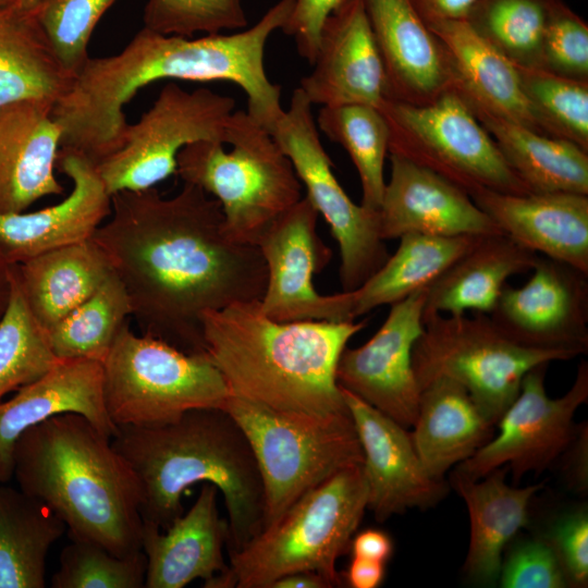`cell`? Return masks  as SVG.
Masks as SVG:
<instances>
[{
  "label": "cell",
  "mask_w": 588,
  "mask_h": 588,
  "mask_svg": "<svg viewBox=\"0 0 588 588\" xmlns=\"http://www.w3.org/2000/svg\"><path fill=\"white\" fill-rule=\"evenodd\" d=\"M549 364L530 369L519 392L497 422V434L454 470L479 479L506 466L512 485L528 473L541 474L558 464L573 440L574 416L588 401V363L583 360L572 387L560 397H550L544 387Z\"/></svg>",
  "instance_id": "5bb4252c"
},
{
  "label": "cell",
  "mask_w": 588,
  "mask_h": 588,
  "mask_svg": "<svg viewBox=\"0 0 588 588\" xmlns=\"http://www.w3.org/2000/svg\"><path fill=\"white\" fill-rule=\"evenodd\" d=\"M217 494V487L205 482L189 511L164 532L144 522L145 588H183L198 578L206 583L228 568L223 546L229 525L219 515Z\"/></svg>",
  "instance_id": "4316f807"
},
{
  "label": "cell",
  "mask_w": 588,
  "mask_h": 588,
  "mask_svg": "<svg viewBox=\"0 0 588 588\" xmlns=\"http://www.w3.org/2000/svg\"><path fill=\"white\" fill-rule=\"evenodd\" d=\"M20 489L44 503L72 538L94 541L118 556L142 550L137 478L111 438L75 413L26 430L13 454Z\"/></svg>",
  "instance_id": "5b68a950"
},
{
  "label": "cell",
  "mask_w": 588,
  "mask_h": 588,
  "mask_svg": "<svg viewBox=\"0 0 588 588\" xmlns=\"http://www.w3.org/2000/svg\"><path fill=\"white\" fill-rule=\"evenodd\" d=\"M554 551L568 587L588 586V509L571 505L552 515L535 530Z\"/></svg>",
  "instance_id": "bcb514c9"
},
{
  "label": "cell",
  "mask_w": 588,
  "mask_h": 588,
  "mask_svg": "<svg viewBox=\"0 0 588 588\" xmlns=\"http://www.w3.org/2000/svg\"><path fill=\"white\" fill-rule=\"evenodd\" d=\"M117 0H38L34 11L64 70L75 78L90 58L97 23Z\"/></svg>",
  "instance_id": "b9f144b4"
},
{
  "label": "cell",
  "mask_w": 588,
  "mask_h": 588,
  "mask_svg": "<svg viewBox=\"0 0 588 588\" xmlns=\"http://www.w3.org/2000/svg\"><path fill=\"white\" fill-rule=\"evenodd\" d=\"M147 560L140 550L118 556L97 542L72 538L60 554L53 588H143Z\"/></svg>",
  "instance_id": "60d3db41"
},
{
  "label": "cell",
  "mask_w": 588,
  "mask_h": 588,
  "mask_svg": "<svg viewBox=\"0 0 588 588\" xmlns=\"http://www.w3.org/2000/svg\"><path fill=\"white\" fill-rule=\"evenodd\" d=\"M528 281L505 285L489 315L512 340L530 347L588 352V274L538 257Z\"/></svg>",
  "instance_id": "e0dca14e"
},
{
  "label": "cell",
  "mask_w": 588,
  "mask_h": 588,
  "mask_svg": "<svg viewBox=\"0 0 588 588\" xmlns=\"http://www.w3.org/2000/svg\"><path fill=\"white\" fill-rule=\"evenodd\" d=\"M200 322L206 356L230 395L313 416L348 412L336 367L367 320L279 322L253 301L206 311Z\"/></svg>",
  "instance_id": "277c9868"
},
{
  "label": "cell",
  "mask_w": 588,
  "mask_h": 588,
  "mask_svg": "<svg viewBox=\"0 0 588 588\" xmlns=\"http://www.w3.org/2000/svg\"><path fill=\"white\" fill-rule=\"evenodd\" d=\"M8 307L0 320V401L49 371L61 359L48 340L46 330L30 313L14 279Z\"/></svg>",
  "instance_id": "f35d334b"
},
{
  "label": "cell",
  "mask_w": 588,
  "mask_h": 588,
  "mask_svg": "<svg viewBox=\"0 0 588 588\" xmlns=\"http://www.w3.org/2000/svg\"><path fill=\"white\" fill-rule=\"evenodd\" d=\"M391 174L379 207L382 240L409 233L495 235L501 229L470 196L433 171L390 154Z\"/></svg>",
  "instance_id": "44dd1931"
},
{
  "label": "cell",
  "mask_w": 588,
  "mask_h": 588,
  "mask_svg": "<svg viewBox=\"0 0 588 588\" xmlns=\"http://www.w3.org/2000/svg\"><path fill=\"white\" fill-rule=\"evenodd\" d=\"M131 315L127 293L112 273L97 292L47 332L50 346L60 359L102 363Z\"/></svg>",
  "instance_id": "8d00e7d4"
},
{
  "label": "cell",
  "mask_w": 588,
  "mask_h": 588,
  "mask_svg": "<svg viewBox=\"0 0 588 588\" xmlns=\"http://www.w3.org/2000/svg\"><path fill=\"white\" fill-rule=\"evenodd\" d=\"M0 401V483L13 477V454L19 438L29 428L65 413L83 415L111 439L118 427L103 400L102 363L61 359L37 380Z\"/></svg>",
  "instance_id": "7402d4cb"
},
{
  "label": "cell",
  "mask_w": 588,
  "mask_h": 588,
  "mask_svg": "<svg viewBox=\"0 0 588 588\" xmlns=\"http://www.w3.org/2000/svg\"><path fill=\"white\" fill-rule=\"evenodd\" d=\"M526 96L554 135L588 151V81L516 65Z\"/></svg>",
  "instance_id": "ab89813d"
},
{
  "label": "cell",
  "mask_w": 588,
  "mask_h": 588,
  "mask_svg": "<svg viewBox=\"0 0 588 588\" xmlns=\"http://www.w3.org/2000/svg\"><path fill=\"white\" fill-rule=\"evenodd\" d=\"M311 66L299 85L311 105L382 108L385 72L363 0H346L329 15Z\"/></svg>",
  "instance_id": "d6986e66"
},
{
  "label": "cell",
  "mask_w": 588,
  "mask_h": 588,
  "mask_svg": "<svg viewBox=\"0 0 588 588\" xmlns=\"http://www.w3.org/2000/svg\"><path fill=\"white\" fill-rule=\"evenodd\" d=\"M391 537L383 530L367 528L354 535L350 551L352 556L387 563L393 554Z\"/></svg>",
  "instance_id": "f907efd6"
},
{
  "label": "cell",
  "mask_w": 588,
  "mask_h": 588,
  "mask_svg": "<svg viewBox=\"0 0 588 588\" xmlns=\"http://www.w3.org/2000/svg\"><path fill=\"white\" fill-rule=\"evenodd\" d=\"M469 108L532 193L588 195V151L568 139L542 135L482 109Z\"/></svg>",
  "instance_id": "d6a6232c"
},
{
  "label": "cell",
  "mask_w": 588,
  "mask_h": 588,
  "mask_svg": "<svg viewBox=\"0 0 588 588\" xmlns=\"http://www.w3.org/2000/svg\"><path fill=\"white\" fill-rule=\"evenodd\" d=\"M295 0H279L249 28L192 38L142 27L118 53L89 58L59 98L52 115L60 125V148L96 166L123 144L124 107L137 91L158 81H228L247 96V113L268 132L283 113L281 87L265 70L270 36L282 29Z\"/></svg>",
  "instance_id": "7a4b0ae2"
},
{
  "label": "cell",
  "mask_w": 588,
  "mask_h": 588,
  "mask_svg": "<svg viewBox=\"0 0 588 588\" xmlns=\"http://www.w3.org/2000/svg\"><path fill=\"white\" fill-rule=\"evenodd\" d=\"M333 584L323 575L313 571L287 574L273 581L270 588H332Z\"/></svg>",
  "instance_id": "f5cc1de1"
},
{
  "label": "cell",
  "mask_w": 588,
  "mask_h": 588,
  "mask_svg": "<svg viewBox=\"0 0 588 588\" xmlns=\"http://www.w3.org/2000/svg\"><path fill=\"white\" fill-rule=\"evenodd\" d=\"M346 0H295L282 32L294 39L302 58L314 63L321 29L329 15Z\"/></svg>",
  "instance_id": "7dc6e473"
},
{
  "label": "cell",
  "mask_w": 588,
  "mask_h": 588,
  "mask_svg": "<svg viewBox=\"0 0 588 588\" xmlns=\"http://www.w3.org/2000/svg\"><path fill=\"white\" fill-rule=\"evenodd\" d=\"M8 1H10V0H0V4H3L5 2H8Z\"/></svg>",
  "instance_id": "9f6ffc18"
},
{
  "label": "cell",
  "mask_w": 588,
  "mask_h": 588,
  "mask_svg": "<svg viewBox=\"0 0 588 588\" xmlns=\"http://www.w3.org/2000/svg\"><path fill=\"white\" fill-rule=\"evenodd\" d=\"M341 390L360 442L367 509L375 518L382 523L411 509L434 506L445 498L449 482L426 471L407 429Z\"/></svg>",
  "instance_id": "ac0fdd59"
},
{
  "label": "cell",
  "mask_w": 588,
  "mask_h": 588,
  "mask_svg": "<svg viewBox=\"0 0 588 588\" xmlns=\"http://www.w3.org/2000/svg\"><path fill=\"white\" fill-rule=\"evenodd\" d=\"M12 272L30 313L46 332L97 292L113 273L94 240L14 264Z\"/></svg>",
  "instance_id": "f546056e"
},
{
  "label": "cell",
  "mask_w": 588,
  "mask_h": 588,
  "mask_svg": "<svg viewBox=\"0 0 588 588\" xmlns=\"http://www.w3.org/2000/svg\"><path fill=\"white\" fill-rule=\"evenodd\" d=\"M418 15L429 25L466 20L478 0H409Z\"/></svg>",
  "instance_id": "681fc988"
},
{
  "label": "cell",
  "mask_w": 588,
  "mask_h": 588,
  "mask_svg": "<svg viewBox=\"0 0 588 588\" xmlns=\"http://www.w3.org/2000/svg\"><path fill=\"white\" fill-rule=\"evenodd\" d=\"M538 257L504 233L483 236L428 286L422 319L467 310L490 315L507 279L531 270Z\"/></svg>",
  "instance_id": "4dcf8cb0"
},
{
  "label": "cell",
  "mask_w": 588,
  "mask_h": 588,
  "mask_svg": "<svg viewBox=\"0 0 588 588\" xmlns=\"http://www.w3.org/2000/svg\"><path fill=\"white\" fill-rule=\"evenodd\" d=\"M412 362L420 390L438 378L461 384L494 426L534 367L577 355L523 345L503 333L489 315L434 314L422 319Z\"/></svg>",
  "instance_id": "9c48e42d"
},
{
  "label": "cell",
  "mask_w": 588,
  "mask_h": 588,
  "mask_svg": "<svg viewBox=\"0 0 588 588\" xmlns=\"http://www.w3.org/2000/svg\"><path fill=\"white\" fill-rule=\"evenodd\" d=\"M222 408L244 431L255 455L264 487L262 529L338 471L363 464L350 412L329 416L281 412L234 395Z\"/></svg>",
  "instance_id": "ba28073f"
},
{
  "label": "cell",
  "mask_w": 588,
  "mask_h": 588,
  "mask_svg": "<svg viewBox=\"0 0 588 588\" xmlns=\"http://www.w3.org/2000/svg\"><path fill=\"white\" fill-rule=\"evenodd\" d=\"M387 78L388 99L413 105L453 88L439 40L409 0H363Z\"/></svg>",
  "instance_id": "603a6c76"
},
{
  "label": "cell",
  "mask_w": 588,
  "mask_h": 588,
  "mask_svg": "<svg viewBox=\"0 0 588 588\" xmlns=\"http://www.w3.org/2000/svg\"><path fill=\"white\" fill-rule=\"evenodd\" d=\"M427 289L390 305L378 331L363 345L345 347L336 367L341 388L406 429L415 422L420 400L412 352L424 330Z\"/></svg>",
  "instance_id": "2e32d148"
},
{
  "label": "cell",
  "mask_w": 588,
  "mask_h": 588,
  "mask_svg": "<svg viewBox=\"0 0 588 588\" xmlns=\"http://www.w3.org/2000/svg\"><path fill=\"white\" fill-rule=\"evenodd\" d=\"M12 287L11 264L0 253V320L8 307Z\"/></svg>",
  "instance_id": "db71d44e"
},
{
  "label": "cell",
  "mask_w": 588,
  "mask_h": 588,
  "mask_svg": "<svg viewBox=\"0 0 588 588\" xmlns=\"http://www.w3.org/2000/svg\"><path fill=\"white\" fill-rule=\"evenodd\" d=\"M318 212L302 197L265 231L257 247L267 267L262 313L279 322L355 321L354 291L321 295L314 277L332 258L317 233Z\"/></svg>",
  "instance_id": "9a60e30c"
},
{
  "label": "cell",
  "mask_w": 588,
  "mask_h": 588,
  "mask_svg": "<svg viewBox=\"0 0 588 588\" xmlns=\"http://www.w3.org/2000/svg\"><path fill=\"white\" fill-rule=\"evenodd\" d=\"M34 9L0 4V106L39 99L54 103L71 87Z\"/></svg>",
  "instance_id": "1f68e13d"
},
{
  "label": "cell",
  "mask_w": 588,
  "mask_h": 588,
  "mask_svg": "<svg viewBox=\"0 0 588 588\" xmlns=\"http://www.w3.org/2000/svg\"><path fill=\"white\" fill-rule=\"evenodd\" d=\"M555 0H478L466 21L518 66L541 68L542 46Z\"/></svg>",
  "instance_id": "74e56055"
},
{
  "label": "cell",
  "mask_w": 588,
  "mask_h": 588,
  "mask_svg": "<svg viewBox=\"0 0 588 588\" xmlns=\"http://www.w3.org/2000/svg\"><path fill=\"white\" fill-rule=\"evenodd\" d=\"M411 438L426 469L436 479L474 455L494 434L490 422L455 381L438 378L421 389Z\"/></svg>",
  "instance_id": "f1b7e54d"
},
{
  "label": "cell",
  "mask_w": 588,
  "mask_h": 588,
  "mask_svg": "<svg viewBox=\"0 0 588 588\" xmlns=\"http://www.w3.org/2000/svg\"><path fill=\"white\" fill-rule=\"evenodd\" d=\"M342 576L344 584L352 588H377L384 580L385 563L352 556Z\"/></svg>",
  "instance_id": "816d5d0a"
},
{
  "label": "cell",
  "mask_w": 588,
  "mask_h": 588,
  "mask_svg": "<svg viewBox=\"0 0 588 588\" xmlns=\"http://www.w3.org/2000/svg\"><path fill=\"white\" fill-rule=\"evenodd\" d=\"M103 400L114 425L152 427L184 413L221 407L229 389L206 355L187 354L130 323L102 362Z\"/></svg>",
  "instance_id": "30bf717a"
},
{
  "label": "cell",
  "mask_w": 588,
  "mask_h": 588,
  "mask_svg": "<svg viewBox=\"0 0 588 588\" xmlns=\"http://www.w3.org/2000/svg\"><path fill=\"white\" fill-rule=\"evenodd\" d=\"M65 527L44 503L0 483V588H44L48 552Z\"/></svg>",
  "instance_id": "e575fe53"
},
{
  "label": "cell",
  "mask_w": 588,
  "mask_h": 588,
  "mask_svg": "<svg viewBox=\"0 0 588 588\" xmlns=\"http://www.w3.org/2000/svg\"><path fill=\"white\" fill-rule=\"evenodd\" d=\"M367 510L362 465L346 467L296 500L243 548L206 588H270L282 576L313 571L344 584L336 561L350 551Z\"/></svg>",
  "instance_id": "8992f818"
},
{
  "label": "cell",
  "mask_w": 588,
  "mask_h": 588,
  "mask_svg": "<svg viewBox=\"0 0 588 588\" xmlns=\"http://www.w3.org/2000/svg\"><path fill=\"white\" fill-rule=\"evenodd\" d=\"M93 240L130 298L142 334L206 355L200 317L260 301L267 267L257 246L234 241L218 200L184 183L111 195V212Z\"/></svg>",
  "instance_id": "6da1fadb"
},
{
  "label": "cell",
  "mask_w": 588,
  "mask_h": 588,
  "mask_svg": "<svg viewBox=\"0 0 588 588\" xmlns=\"http://www.w3.org/2000/svg\"><path fill=\"white\" fill-rule=\"evenodd\" d=\"M238 110L232 97L166 84L139 120L127 124L122 146L96 166L110 195L155 187L176 172L179 152L199 140L230 144Z\"/></svg>",
  "instance_id": "7c38bea8"
},
{
  "label": "cell",
  "mask_w": 588,
  "mask_h": 588,
  "mask_svg": "<svg viewBox=\"0 0 588 588\" xmlns=\"http://www.w3.org/2000/svg\"><path fill=\"white\" fill-rule=\"evenodd\" d=\"M507 468H497L479 479L456 470L449 486L464 500L469 517V544L463 574L471 584L498 585L502 555L511 540L530 524V505L544 487L537 482L526 487L509 485Z\"/></svg>",
  "instance_id": "83f0119b"
},
{
  "label": "cell",
  "mask_w": 588,
  "mask_h": 588,
  "mask_svg": "<svg viewBox=\"0 0 588 588\" xmlns=\"http://www.w3.org/2000/svg\"><path fill=\"white\" fill-rule=\"evenodd\" d=\"M470 198L523 247L588 274V195L483 188Z\"/></svg>",
  "instance_id": "cb8c5ba5"
},
{
  "label": "cell",
  "mask_w": 588,
  "mask_h": 588,
  "mask_svg": "<svg viewBox=\"0 0 588 588\" xmlns=\"http://www.w3.org/2000/svg\"><path fill=\"white\" fill-rule=\"evenodd\" d=\"M311 102L296 88L287 110L269 132L306 188V197L321 215L340 249L343 291H354L389 258L380 235L379 212L356 205L340 185L319 137Z\"/></svg>",
  "instance_id": "4fadbf2b"
},
{
  "label": "cell",
  "mask_w": 588,
  "mask_h": 588,
  "mask_svg": "<svg viewBox=\"0 0 588 588\" xmlns=\"http://www.w3.org/2000/svg\"><path fill=\"white\" fill-rule=\"evenodd\" d=\"M111 443L137 478L143 522L166 530L183 514L184 491L203 481L223 495L228 551L240 550L262 530L259 468L244 431L223 408L191 409L152 427L118 426Z\"/></svg>",
  "instance_id": "3957f363"
},
{
  "label": "cell",
  "mask_w": 588,
  "mask_h": 588,
  "mask_svg": "<svg viewBox=\"0 0 588 588\" xmlns=\"http://www.w3.org/2000/svg\"><path fill=\"white\" fill-rule=\"evenodd\" d=\"M53 105L24 99L0 106V213L64 193L54 174L62 131Z\"/></svg>",
  "instance_id": "d4e9b609"
},
{
  "label": "cell",
  "mask_w": 588,
  "mask_h": 588,
  "mask_svg": "<svg viewBox=\"0 0 588 588\" xmlns=\"http://www.w3.org/2000/svg\"><path fill=\"white\" fill-rule=\"evenodd\" d=\"M56 166L72 182L62 200L32 212L0 213V253L12 265L93 240L111 212V195L96 164L60 149Z\"/></svg>",
  "instance_id": "ffe728a7"
},
{
  "label": "cell",
  "mask_w": 588,
  "mask_h": 588,
  "mask_svg": "<svg viewBox=\"0 0 588 588\" xmlns=\"http://www.w3.org/2000/svg\"><path fill=\"white\" fill-rule=\"evenodd\" d=\"M498 585L502 588H567L561 564L539 535L517 534L506 546Z\"/></svg>",
  "instance_id": "ee69618b"
},
{
  "label": "cell",
  "mask_w": 588,
  "mask_h": 588,
  "mask_svg": "<svg viewBox=\"0 0 588 588\" xmlns=\"http://www.w3.org/2000/svg\"><path fill=\"white\" fill-rule=\"evenodd\" d=\"M541 68L588 81V25L563 0H555L547 25Z\"/></svg>",
  "instance_id": "f6af8a7d"
},
{
  "label": "cell",
  "mask_w": 588,
  "mask_h": 588,
  "mask_svg": "<svg viewBox=\"0 0 588 588\" xmlns=\"http://www.w3.org/2000/svg\"><path fill=\"white\" fill-rule=\"evenodd\" d=\"M12 1L13 3L24 8V9H29V10H33L37 3L38 0H10Z\"/></svg>",
  "instance_id": "11a10c76"
},
{
  "label": "cell",
  "mask_w": 588,
  "mask_h": 588,
  "mask_svg": "<svg viewBox=\"0 0 588 588\" xmlns=\"http://www.w3.org/2000/svg\"><path fill=\"white\" fill-rule=\"evenodd\" d=\"M316 124L350 155L362 184L360 205L379 210L385 186L384 160L390 140L389 125L382 112L359 103L323 106Z\"/></svg>",
  "instance_id": "d590c367"
},
{
  "label": "cell",
  "mask_w": 588,
  "mask_h": 588,
  "mask_svg": "<svg viewBox=\"0 0 588 588\" xmlns=\"http://www.w3.org/2000/svg\"><path fill=\"white\" fill-rule=\"evenodd\" d=\"M448 58L454 85L469 106L556 137L526 96L516 65L466 20L427 25Z\"/></svg>",
  "instance_id": "484cf974"
},
{
  "label": "cell",
  "mask_w": 588,
  "mask_h": 588,
  "mask_svg": "<svg viewBox=\"0 0 588 588\" xmlns=\"http://www.w3.org/2000/svg\"><path fill=\"white\" fill-rule=\"evenodd\" d=\"M226 150L218 140H199L176 158V174L220 204L224 226L236 242L257 245L265 231L302 196V184L290 159L272 135L247 111Z\"/></svg>",
  "instance_id": "52a82bcc"
},
{
  "label": "cell",
  "mask_w": 588,
  "mask_h": 588,
  "mask_svg": "<svg viewBox=\"0 0 588 588\" xmlns=\"http://www.w3.org/2000/svg\"><path fill=\"white\" fill-rule=\"evenodd\" d=\"M559 461H562V474L568 489L579 494L586 493L588 489V427L586 422L577 426L573 440Z\"/></svg>",
  "instance_id": "c3c4849f"
},
{
  "label": "cell",
  "mask_w": 588,
  "mask_h": 588,
  "mask_svg": "<svg viewBox=\"0 0 588 588\" xmlns=\"http://www.w3.org/2000/svg\"><path fill=\"white\" fill-rule=\"evenodd\" d=\"M143 22L150 30L184 37L247 26L243 0H146Z\"/></svg>",
  "instance_id": "7bdbcfd3"
},
{
  "label": "cell",
  "mask_w": 588,
  "mask_h": 588,
  "mask_svg": "<svg viewBox=\"0 0 588 588\" xmlns=\"http://www.w3.org/2000/svg\"><path fill=\"white\" fill-rule=\"evenodd\" d=\"M483 236H438L409 233L400 237L393 255L354 290V315L397 303L428 287Z\"/></svg>",
  "instance_id": "836d02e7"
},
{
  "label": "cell",
  "mask_w": 588,
  "mask_h": 588,
  "mask_svg": "<svg viewBox=\"0 0 588 588\" xmlns=\"http://www.w3.org/2000/svg\"><path fill=\"white\" fill-rule=\"evenodd\" d=\"M380 111L390 130V154L433 171L469 196L483 188L532 193L454 88L422 105L387 99Z\"/></svg>",
  "instance_id": "8fae6325"
}]
</instances>
